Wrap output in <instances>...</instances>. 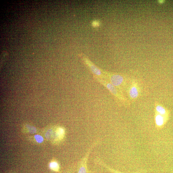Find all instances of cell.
Masks as SVG:
<instances>
[{
    "label": "cell",
    "mask_w": 173,
    "mask_h": 173,
    "mask_svg": "<svg viewBox=\"0 0 173 173\" xmlns=\"http://www.w3.org/2000/svg\"><path fill=\"white\" fill-rule=\"evenodd\" d=\"M26 130L30 133H35L36 132V130L35 128L29 125H26L25 127Z\"/></svg>",
    "instance_id": "cell-9"
},
{
    "label": "cell",
    "mask_w": 173,
    "mask_h": 173,
    "mask_svg": "<svg viewBox=\"0 0 173 173\" xmlns=\"http://www.w3.org/2000/svg\"><path fill=\"white\" fill-rule=\"evenodd\" d=\"M143 84L140 79L131 78L125 95L132 103L135 102L143 94Z\"/></svg>",
    "instance_id": "cell-3"
},
{
    "label": "cell",
    "mask_w": 173,
    "mask_h": 173,
    "mask_svg": "<svg viewBox=\"0 0 173 173\" xmlns=\"http://www.w3.org/2000/svg\"><path fill=\"white\" fill-rule=\"evenodd\" d=\"M34 138L35 139V141L38 143H42L44 141V139L43 137L39 135H34Z\"/></svg>",
    "instance_id": "cell-10"
},
{
    "label": "cell",
    "mask_w": 173,
    "mask_h": 173,
    "mask_svg": "<svg viewBox=\"0 0 173 173\" xmlns=\"http://www.w3.org/2000/svg\"><path fill=\"white\" fill-rule=\"evenodd\" d=\"M154 112L170 117L169 110L160 103L157 101L154 103Z\"/></svg>",
    "instance_id": "cell-7"
},
{
    "label": "cell",
    "mask_w": 173,
    "mask_h": 173,
    "mask_svg": "<svg viewBox=\"0 0 173 173\" xmlns=\"http://www.w3.org/2000/svg\"><path fill=\"white\" fill-rule=\"evenodd\" d=\"M94 79L109 90L117 103L121 107L128 108L131 107V103L123 93L110 82L105 79L93 76Z\"/></svg>",
    "instance_id": "cell-1"
},
{
    "label": "cell",
    "mask_w": 173,
    "mask_h": 173,
    "mask_svg": "<svg viewBox=\"0 0 173 173\" xmlns=\"http://www.w3.org/2000/svg\"><path fill=\"white\" fill-rule=\"evenodd\" d=\"M83 60L93 75V76H96L100 79H105V77L103 71L97 68L87 59L83 58Z\"/></svg>",
    "instance_id": "cell-6"
},
{
    "label": "cell",
    "mask_w": 173,
    "mask_h": 173,
    "mask_svg": "<svg viewBox=\"0 0 173 173\" xmlns=\"http://www.w3.org/2000/svg\"><path fill=\"white\" fill-rule=\"evenodd\" d=\"M66 131L64 129L59 126L49 129L46 131L45 137L48 140H52L54 143H58L63 140Z\"/></svg>",
    "instance_id": "cell-4"
},
{
    "label": "cell",
    "mask_w": 173,
    "mask_h": 173,
    "mask_svg": "<svg viewBox=\"0 0 173 173\" xmlns=\"http://www.w3.org/2000/svg\"><path fill=\"white\" fill-rule=\"evenodd\" d=\"M50 169L55 172H58L59 169V165L58 162L55 161L51 162L49 164Z\"/></svg>",
    "instance_id": "cell-8"
},
{
    "label": "cell",
    "mask_w": 173,
    "mask_h": 173,
    "mask_svg": "<svg viewBox=\"0 0 173 173\" xmlns=\"http://www.w3.org/2000/svg\"><path fill=\"white\" fill-rule=\"evenodd\" d=\"M105 79L109 82L125 96L126 90L130 83V77L123 74H115L103 71Z\"/></svg>",
    "instance_id": "cell-2"
},
{
    "label": "cell",
    "mask_w": 173,
    "mask_h": 173,
    "mask_svg": "<svg viewBox=\"0 0 173 173\" xmlns=\"http://www.w3.org/2000/svg\"><path fill=\"white\" fill-rule=\"evenodd\" d=\"M170 117L154 112V121L156 127L160 130L163 128L169 119Z\"/></svg>",
    "instance_id": "cell-5"
},
{
    "label": "cell",
    "mask_w": 173,
    "mask_h": 173,
    "mask_svg": "<svg viewBox=\"0 0 173 173\" xmlns=\"http://www.w3.org/2000/svg\"><path fill=\"white\" fill-rule=\"evenodd\" d=\"M78 173H87V170L82 169H79Z\"/></svg>",
    "instance_id": "cell-11"
}]
</instances>
